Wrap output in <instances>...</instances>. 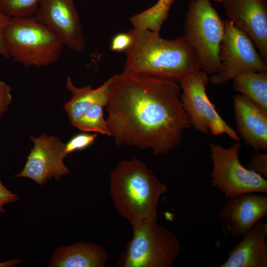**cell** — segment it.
<instances>
[{
	"label": "cell",
	"instance_id": "ffe728a7",
	"mask_svg": "<svg viewBox=\"0 0 267 267\" xmlns=\"http://www.w3.org/2000/svg\"><path fill=\"white\" fill-rule=\"evenodd\" d=\"M103 104H94L86 110L73 127L82 132H94L110 136L106 120L104 119Z\"/></svg>",
	"mask_w": 267,
	"mask_h": 267
},
{
	"label": "cell",
	"instance_id": "603a6c76",
	"mask_svg": "<svg viewBox=\"0 0 267 267\" xmlns=\"http://www.w3.org/2000/svg\"><path fill=\"white\" fill-rule=\"evenodd\" d=\"M133 43V37L130 31L119 33L113 36L110 44V49L115 52L126 53Z\"/></svg>",
	"mask_w": 267,
	"mask_h": 267
},
{
	"label": "cell",
	"instance_id": "ba28073f",
	"mask_svg": "<svg viewBox=\"0 0 267 267\" xmlns=\"http://www.w3.org/2000/svg\"><path fill=\"white\" fill-rule=\"evenodd\" d=\"M224 34L220 45V71L209 76V81L220 85L234 77L251 72H267V62L257 51L253 42L233 23L223 20Z\"/></svg>",
	"mask_w": 267,
	"mask_h": 267
},
{
	"label": "cell",
	"instance_id": "83f0119b",
	"mask_svg": "<svg viewBox=\"0 0 267 267\" xmlns=\"http://www.w3.org/2000/svg\"><path fill=\"white\" fill-rule=\"evenodd\" d=\"M21 262V260L13 259L0 263V267H9L16 266Z\"/></svg>",
	"mask_w": 267,
	"mask_h": 267
},
{
	"label": "cell",
	"instance_id": "9a60e30c",
	"mask_svg": "<svg viewBox=\"0 0 267 267\" xmlns=\"http://www.w3.org/2000/svg\"><path fill=\"white\" fill-rule=\"evenodd\" d=\"M267 222L259 221L229 252L221 267H267Z\"/></svg>",
	"mask_w": 267,
	"mask_h": 267
},
{
	"label": "cell",
	"instance_id": "484cf974",
	"mask_svg": "<svg viewBox=\"0 0 267 267\" xmlns=\"http://www.w3.org/2000/svg\"><path fill=\"white\" fill-rule=\"evenodd\" d=\"M18 196L7 189L2 184L0 179V212L4 213L3 206L8 203L16 202Z\"/></svg>",
	"mask_w": 267,
	"mask_h": 267
},
{
	"label": "cell",
	"instance_id": "8992f818",
	"mask_svg": "<svg viewBox=\"0 0 267 267\" xmlns=\"http://www.w3.org/2000/svg\"><path fill=\"white\" fill-rule=\"evenodd\" d=\"M224 30L223 20L210 0L190 1L183 36L196 53L200 69L209 76L220 71L219 47Z\"/></svg>",
	"mask_w": 267,
	"mask_h": 267
},
{
	"label": "cell",
	"instance_id": "30bf717a",
	"mask_svg": "<svg viewBox=\"0 0 267 267\" xmlns=\"http://www.w3.org/2000/svg\"><path fill=\"white\" fill-rule=\"evenodd\" d=\"M30 139L33 147L24 168L14 177L29 178L42 185L52 178L57 180L70 173L63 163L67 155L65 144L58 137L44 134L38 138L31 136Z\"/></svg>",
	"mask_w": 267,
	"mask_h": 267
},
{
	"label": "cell",
	"instance_id": "6da1fadb",
	"mask_svg": "<svg viewBox=\"0 0 267 267\" xmlns=\"http://www.w3.org/2000/svg\"><path fill=\"white\" fill-rule=\"evenodd\" d=\"M110 79L106 120L117 147L150 148L158 155L180 144L191 124L180 100L178 83L123 71Z\"/></svg>",
	"mask_w": 267,
	"mask_h": 267
},
{
	"label": "cell",
	"instance_id": "7a4b0ae2",
	"mask_svg": "<svg viewBox=\"0 0 267 267\" xmlns=\"http://www.w3.org/2000/svg\"><path fill=\"white\" fill-rule=\"evenodd\" d=\"M133 43L125 53L123 72L164 77L178 83L200 70L196 53L183 35L161 38L151 31H129Z\"/></svg>",
	"mask_w": 267,
	"mask_h": 267
},
{
	"label": "cell",
	"instance_id": "277c9868",
	"mask_svg": "<svg viewBox=\"0 0 267 267\" xmlns=\"http://www.w3.org/2000/svg\"><path fill=\"white\" fill-rule=\"evenodd\" d=\"M4 42L9 57L25 67L57 62L64 46L55 33L34 16L10 17Z\"/></svg>",
	"mask_w": 267,
	"mask_h": 267
},
{
	"label": "cell",
	"instance_id": "4fadbf2b",
	"mask_svg": "<svg viewBox=\"0 0 267 267\" xmlns=\"http://www.w3.org/2000/svg\"><path fill=\"white\" fill-rule=\"evenodd\" d=\"M248 192L228 198L218 212L230 234L240 237L267 215V196Z\"/></svg>",
	"mask_w": 267,
	"mask_h": 267
},
{
	"label": "cell",
	"instance_id": "52a82bcc",
	"mask_svg": "<svg viewBox=\"0 0 267 267\" xmlns=\"http://www.w3.org/2000/svg\"><path fill=\"white\" fill-rule=\"evenodd\" d=\"M241 147L237 142L228 148L219 144H210V156L213 163L211 183L226 198L245 192H267L265 178L245 168L240 162L239 152Z\"/></svg>",
	"mask_w": 267,
	"mask_h": 267
},
{
	"label": "cell",
	"instance_id": "44dd1931",
	"mask_svg": "<svg viewBox=\"0 0 267 267\" xmlns=\"http://www.w3.org/2000/svg\"><path fill=\"white\" fill-rule=\"evenodd\" d=\"M41 0H0V10L10 17L36 14Z\"/></svg>",
	"mask_w": 267,
	"mask_h": 267
},
{
	"label": "cell",
	"instance_id": "cb8c5ba5",
	"mask_svg": "<svg viewBox=\"0 0 267 267\" xmlns=\"http://www.w3.org/2000/svg\"><path fill=\"white\" fill-rule=\"evenodd\" d=\"M247 168L264 178L267 177V153L257 151L253 154L247 163Z\"/></svg>",
	"mask_w": 267,
	"mask_h": 267
},
{
	"label": "cell",
	"instance_id": "7402d4cb",
	"mask_svg": "<svg viewBox=\"0 0 267 267\" xmlns=\"http://www.w3.org/2000/svg\"><path fill=\"white\" fill-rule=\"evenodd\" d=\"M83 132L74 135L65 144V152L67 155L88 148L94 142L97 137L96 134Z\"/></svg>",
	"mask_w": 267,
	"mask_h": 267
},
{
	"label": "cell",
	"instance_id": "7c38bea8",
	"mask_svg": "<svg viewBox=\"0 0 267 267\" xmlns=\"http://www.w3.org/2000/svg\"><path fill=\"white\" fill-rule=\"evenodd\" d=\"M227 19L244 32L267 61V0H223Z\"/></svg>",
	"mask_w": 267,
	"mask_h": 267
},
{
	"label": "cell",
	"instance_id": "d6986e66",
	"mask_svg": "<svg viewBox=\"0 0 267 267\" xmlns=\"http://www.w3.org/2000/svg\"><path fill=\"white\" fill-rule=\"evenodd\" d=\"M175 0H158L149 8L130 18L134 29L148 30L159 34L161 27L169 16Z\"/></svg>",
	"mask_w": 267,
	"mask_h": 267
},
{
	"label": "cell",
	"instance_id": "f1b7e54d",
	"mask_svg": "<svg viewBox=\"0 0 267 267\" xmlns=\"http://www.w3.org/2000/svg\"><path fill=\"white\" fill-rule=\"evenodd\" d=\"M214 0L215 2H222L223 0Z\"/></svg>",
	"mask_w": 267,
	"mask_h": 267
},
{
	"label": "cell",
	"instance_id": "d4e9b609",
	"mask_svg": "<svg viewBox=\"0 0 267 267\" xmlns=\"http://www.w3.org/2000/svg\"><path fill=\"white\" fill-rule=\"evenodd\" d=\"M12 101L11 89L0 81V118L7 111Z\"/></svg>",
	"mask_w": 267,
	"mask_h": 267
},
{
	"label": "cell",
	"instance_id": "5bb4252c",
	"mask_svg": "<svg viewBox=\"0 0 267 267\" xmlns=\"http://www.w3.org/2000/svg\"><path fill=\"white\" fill-rule=\"evenodd\" d=\"M236 130L247 144L257 151L267 150V111L247 97H233Z\"/></svg>",
	"mask_w": 267,
	"mask_h": 267
},
{
	"label": "cell",
	"instance_id": "4316f807",
	"mask_svg": "<svg viewBox=\"0 0 267 267\" xmlns=\"http://www.w3.org/2000/svg\"><path fill=\"white\" fill-rule=\"evenodd\" d=\"M10 17L0 10V54L5 58H8V55L4 42V32Z\"/></svg>",
	"mask_w": 267,
	"mask_h": 267
},
{
	"label": "cell",
	"instance_id": "5b68a950",
	"mask_svg": "<svg viewBox=\"0 0 267 267\" xmlns=\"http://www.w3.org/2000/svg\"><path fill=\"white\" fill-rule=\"evenodd\" d=\"M133 235L117 260L120 267H171L181 251L178 237L157 221L132 225Z\"/></svg>",
	"mask_w": 267,
	"mask_h": 267
},
{
	"label": "cell",
	"instance_id": "ac0fdd59",
	"mask_svg": "<svg viewBox=\"0 0 267 267\" xmlns=\"http://www.w3.org/2000/svg\"><path fill=\"white\" fill-rule=\"evenodd\" d=\"M231 80L235 90L267 111V72L243 74Z\"/></svg>",
	"mask_w": 267,
	"mask_h": 267
},
{
	"label": "cell",
	"instance_id": "3957f363",
	"mask_svg": "<svg viewBox=\"0 0 267 267\" xmlns=\"http://www.w3.org/2000/svg\"><path fill=\"white\" fill-rule=\"evenodd\" d=\"M167 191L166 185L137 158L121 161L110 172L109 191L113 203L131 225L157 221L159 201Z\"/></svg>",
	"mask_w": 267,
	"mask_h": 267
},
{
	"label": "cell",
	"instance_id": "e0dca14e",
	"mask_svg": "<svg viewBox=\"0 0 267 267\" xmlns=\"http://www.w3.org/2000/svg\"><path fill=\"white\" fill-rule=\"evenodd\" d=\"M110 79L96 89L90 85L78 88L67 77L66 88L71 92V99L64 106L69 119L74 126L84 112L94 104L100 103L106 106L109 96Z\"/></svg>",
	"mask_w": 267,
	"mask_h": 267
},
{
	"label": "cell",
	"instance_id": "2e32d148",
	"mask_svg": "<svg viewBox=\"0 0 267 267\" xmlns=\"http://www.w3.org/2000/svg\"><path fill=\"white\" fill-rule=\"evenodd\" d=\"M108 259L107 251L102 246L81 242L58 248L49 266L104 267L106 266Z\"/></svg>",
	"mask_w": 267,
	"mask_h": 267
},
{
	"label": "cell",
	"instance_id": "8fae6325",
	"mask_svg": "<svg viewBox=\"0 0 267 267\" xmlns=\"http://www.w3.org/2000/svg\"><path fill=\"white\" fill-rule=\"evenodd\" d=\"M34 16L49 28L71 50L85 46L82 25L74 0H41Z\"/></svg>",
	"mask_w": 267,
	"mask_h": 267
},
{
	"label": "cell",
	"instance_id": "9c48e42d",
	"mask_svg": "<svg viewBox=\"0 0 267 267\" xmlns=\"http://www.w3.org/2000/svg\"><path fill=\"white\" fill-rule=\"evenodd\" d=\"M209 75L200 69L188 75L179 83L180 100L191 124L197 132L214 135L227 134L236 141L239 136L222 118L206 93Z\"/></svg>",
	"mask_w": 267,
	"mask_h": 267
}]
</instances>
